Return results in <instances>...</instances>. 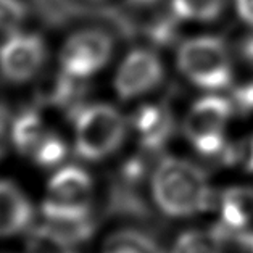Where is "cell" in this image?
Returning a JSON list of instances; mask_svg holds the SVG:
<instances>
[{
	"label": "cell",
	"mask_w": 253,
	"mask_h": 253,
	"mask_svg": "<svg viewBox=\"0 0 253 253\" xmlns=\"http://www.w3.org/2000/svg\"><path fill=\"white\" fill-rule=\"evenodd\" d=\"M92 179L78 166H66L55 174L47 186L42 203L45 219L83 218L90 213Z\"/></svg>",
	"instance_id": "277c9868"
},
{
	"label": "cell",
	"mask_w": 253,
	"mask_h": 253,
	"mask_svg": "<svg viewBox=\"0 0 253 253\" xmlns=\"http://www.w3.org/2000/svg\"><path fill=\"white\" fill-rule=\"evenodd\" d=\"M127 134V121L112 105L95 103L78 113L75 145L79 157L97 162L120 149Z\"/></svg>",
	"instance_id": "7a4b0ae2"
},
{
	"label": "cell",
	"mask_w": 253,
	"mask_h": 253,
	"mask_svg": "<svg viewBox=\"0 0 253 253\" xmlns=\"http://www.w3.org/2000/svg\"><path fill=\"white\" fill-rule=\"evenodd\" d=\"M132 5H137V7H147V5H153L157 0H129Z\"/></svg>",
	"instance_id": "603a6c76"
},
{
	"label": "cell",
	"mask_w": 253,
	"mask_h": 253,
	"mask_svg": "<svg viewBox=\"0 0 253 253\" xmlns=\"http://www.w3.org/2000/svg\"><path fill=\"white\" fill-rule=\"evenodd\" d=\"M28 10L21 0H0V33H11L26 20Z\"/></svg>",
	"instance_id": "ac0fdd59"
},
{
	"label": "cell",
	"mask_w": 253,
	"mask_h": 253,
	"mask_svg": "<svg viewBox=\"0 0 253 253\" xmlns=\"http://www.w3.org/2000/svg\"><path fill=\"white\" fill-rule=\"evenodd\" d=\"M113 41L98 29H84L73 34L60 52L61 71L68 76L85 79L100 71L112 58Z\"/></svg>",
	"instance_id": "8992f818"
},
{
	"label": "cell",
	"mask_w": 253,
	"mask_h": 253,
	"mask_svg": "<svg viewBox=\"0 0 253 253\" xmlns=\"http://www.w3.org/2000/svg\"><path fill=\"white\" fill-rule=\"evenodd\" d=\"M48 131L36 112H23L11 126V140L21 153L31 155L36 147L45 139Z\"/></svg>",
	"instance_id": "7c38bea8"
},
{
	"label": "cell",
	"mask_w": 253,
	"mask_h": 253,
	"mask_svg": "<svg viewBox=\"0 0 253 253\" xmlns=\"http://www.w3.org/2000/svg\"><path fill=\"white\" fill-rule=\"evenodd\" d=\"M227 162L240 166L245 171L253 172V137L245 139L227 150Z\"/></svg>",
	"instance_id": "d6986e66"
},
{
	"label": "cell",
	"mask_w": 253,
	"mask_h": 253,
	"mask_svg": "<svg viewBox=\"0 0 253 253\" xmlns=\"http://www.w3.org/2000/svg\"><path fill=\"white\" fill-rule=\"evenodd\" d=\"M134 127L145 149H160L172 134L174 121L171 112L163 105H145L134 116Z\"/></svg>",
	"instance_id": "30bf717a"
},
{
	"label": "cell",
	"mask_w": 253,
	"mask_h": 253,
	"mask_svg": "<svg viewBox=\"0 0 253 253\" xmlns=\"http://www.w3.org/2000/svg\"><path fill=\"white\" fill-rule=\"evenodd\" d=\"M45 44L38 34L13 33L0 47V73L11 83H26L45 61Z\"/></svg>",
	"instance_id": "52a82bcc"
},
{
	"label": "cell",
	"mask_w": 253,
	"mask_h": 253,
	"mask_svg": "<svg viewBox=\"0 0 253 253\" xmlns=\"http://www.w3.org/2000/svg\"><path fill=\"white\" fill-rule=\"evenodd\" d=\"M33 219V207L15 184L0 181V237L26 229Z\"/></svg>",
	"instance_id": "9c48e42d"
},
{
	"label": "cell",
	"mask_w": 253,
	"mask_h": 253,
	"mask_svg": "<svg viewBox=\"0 0 253 253\" xmlns=\"http://www.w3.org/2000/svg\"><path fill=\"white\" fill-rule=\"evenodd\" d=\"M5 150H7V142H5V123L2 116H0V158L5 155Z\"/></svg>",
	"instance_id": "7402d4cb"
},
{
	"label": "cell",
	"mask_w": 253,
	"mask_h": 253,
	"mask_svg": "<svg viewBox=\"0 0 253 253\" xmlns=\"http://www.w3.org/2000/svg\"><path fill=\"white\" fill-rule=\"evenodd\" d=\"M224 0H172L177 18L197 21H213L223 10Z\"/></svg>",
	"instance_id": "9a60e30c"
},
{
	"label": "cell",
	"mask_w": 253,
	"mask_h": 253,
	"mask_svg": "<svg viewBox=\"0 0 253 253\" xmlns=\"http://www.w3.org/2000/svg\"><path fill=\"white\" fill-rule=\"evenodd\" d=\"M103 253H165L155 240L144 232L126 229L112 234L103 245Z\"/></svg>",
	"instance_id": "4fadbf2b"
},
{
	"label": "cell",
	"mask_w": 253,
	"mask_h": 253,
	"mask_svg": "<svg viewBox=\"0 0 253 253\" xmlns=\"http://www.w3.org/2000/svg\"><path fill=\"white\" fill-rule=\"evenodd\" d=\"M245 239H247L245 242H247V247H249L250 253H253V234H250V236H247Z\"/></svg>",
	"instance_id": "cb8c5ba5"
},
{
	"label": "cell",
	"mask_w": 253,
	"mask_h": 253,
	"mask_svg": "<svg viewBox=\"0 0 253 253\" xmlns=\"http://www.w3.org/2000/svg\"><path fill=\"white\" fill-rule=\"evenodd\" d=\"M172 253H224L223 237L216 231H187L177 237Z\"/></svg>",
	"instance_id": "5bb4252c"
},
{
	"label": "cell",
	"mask_w": 253,
	"mask_h": 253,
	"mask_svg": "<svg viewBox=\"0 0 253 253\" xmlns=\"http://www.w3.org/2000/svg\"><path fill=\"white\" fill-rule=\"evenodd\" d=\"M28 253H75L73 244L58 236L48 226H41L29 234L26 240Z\"/></svg>",
	"instance_id": "2e32d148"
},
{
	"label": "cell",
	"mask_w": 253,
	"mask_h": 253,
	"mask_svg": "<svg viewBox=\"0 0 253 253\" xmlns=\"http://www.w3.org/2000/svg\"><path fill=\"white\" fill-rule=\"evenodd\" d=\"M237 13L242 21L249 26H253V0H236Z\"/></svg>",
	"instance_id": "ffe728a7"
},
{
	"label": "cell",
	"mask_w": 253,
	"mask_h": 253,
	"mask_svg": "<svg viewBox=\"0 0 253 253\" xmlns=\"http://www.w3.org/2000/svg\"><path fill=\"white\" fill-rule=\"evenodd\" d=\"M152 195L158 208L174 218L199 214L213 202L205 172L187 160L172 157L157 165L152 174Z\"/></svg>",
	"instance_id": "6da1fadb"
},
{
	"label": "cell",
	"mask_w": 253,
	"mask_h": 253,
	"mask_svg": "<svg viewBox=\"0 0 253 253\" xmlns=\"http://www.w3.org/2000/svg\"><path fill=\"white\" fill-rule=\"evenodd\" d=\"M237 100L240 102V105H242L244 108L253 110V83L247 85V87L239 90Z\"/></svg>",
	"instance_id": "44dd1931"
},
{
	"label": "cell",
	"mask_w": 253,
	"mask_h": 253,
	"mask_svg": "<svg viewBox=\"0 0 253 253\" xmlns=\"http://www.w3.org/2000/svg\"><path fill=\"white\" fill-rule=\"evenodd\" d=\"M177 68L202 89H223L232 79L229 50L214 36H200L182 42L177 50Z\"/></svg>",
	"instance_id": "3957f363"
},
{
	"label": "cell",
	"mask_w": 253,
	"mask_h": 253,
	"mask_svg": "<svg viewBox=\"0 0 253 253\" xmlns=\"http://www.w3.org/2000/svg\"><path fill=\"white\" fill-rule=\"evenodd\" d=\"M66 155V145L58 135L48 132L45 139L36 147V150L31 153V157L41 166H55L58 165Z\"/></svg>",
	"instance_id": "e0dca14e"
},
{
	"label": "cell",
	"mask_w": 253,
	"mask_h": 253,
	"mask_svg": "<svg viewBox=\"0 0 253 253\" xmlns=\"http://www.w3.org/2000/svg\"><path fill=\"white\" fill-rule=\"evenodd\" d=\"M163 63L157 53L137 48L127 53L115 78V90L123 100L144 95L162 83Z\"/></svg>",
	"instance_id": "ba28073f"
},
{
	"label": "cell",
	"mask_w": 253,
	"mask_h": 253,
	"mask_svg": "<svg viewBox=\"0 0 253 253\" xmlns=\"http://www.w3.org/2000/svg\"><path fill=\"white\" fill-rule=\"evenodd\" d=\"M232 115V105L223 97L208 95L197 100L184 120V134L202 155L224 150V132Z\"/></svg>",
	"instance_id": "5b68a950"
},
{
	"label": "cell",
	"mask_w": 253,
	"mask_h": 253,
	"mask_svg": "<svg viewBox=\"0 0 253 253\" xmlns=\"http://www.w3.org/2000/svg\"><path fill=\"white\" fill-rule=\"evenodd\" d=\"M219 205L224 226L242 229L253 221V187H229L221 195Z\"/></svg>",
	"instance_id": "8fae6325"
}]
</instances>
